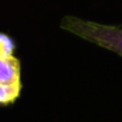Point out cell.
I'll use <instances>...</instances> for the list:
<instances>
[{"mask_svg":"<svg viewBox=\"0 0 122 122\" xmlns=\"http://www.w3.org/2000/svg\"><path fill=\"white\" fill-rule=\"evenodd\" d=\"M61 28L122 56V28L83 20L75 16H64L61 21Z\"/></svg>","mask_w":122,"mask_h":122,"instance_id":"1","label":"cell"},{"mask_svg":"<svg viewBox=\"0 0 122 122\" xmlns=\"http://www.w3.org/2000/svg\"><path fill=\"white\" fill-rule=\"evenodd\" d=\"M21 67L16 56H0V84H19Z\"/></svg>","mask_w":122,"mask_h":122,"instance_id":"2","label":"cell"},{"mask_svg":"<svg viewBox=\"0 0 122 122\" xmlns=\"http://www.w3.org/2000/svg\"><path fill=\"white\" fill-rule=\"evenodd\" d=\"M21 91V83L19 84H0V105H9L15 102Z\"/></svg>","mask_w":122,"mask_h":122,"instance_id":"3","label":"cell"},{"mask_svg":"<svg viewBox=\"0 0 122 122\" xmlns=\"http://www.w3.org/2000/svg\"><path fill=\"white\" fill-rule=\"evenodd\" d=\"M15 45L13 40L9 36L0 33V56H13L15 55Z\"/></svg>","mask_w":122,"mask_h":122,"instance_id":"4","label":"cell"}]
</instances>
